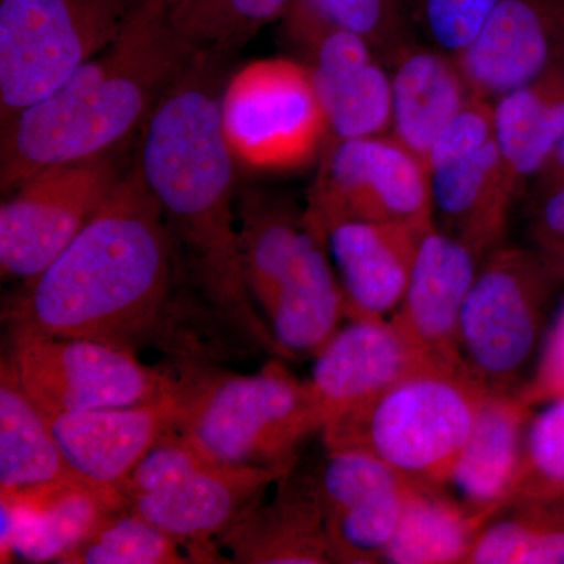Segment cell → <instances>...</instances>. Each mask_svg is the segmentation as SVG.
<instances>
[{
	"label": "cell",
	"mask_w": 564,
	"mask_h": 564,
	"mask_svg": "<svg viewBox=\"0 0 564 564\" xmlns=\"http://www.w3.org/2000/svg\"><path fill=\"white\" fill-rule=\"evenodd\" d=\"M154 2L161 3L166 10H172L173 7H176L182 0H154Z\"/></svg>",
	"instance_id": "obj_40"
},
{
	"label": "cell",
	"mask_w": 564,
	"mask_h": 564,
	"mask_svg": "<svg viewBox=\"0 0 564 564\" xmlns=\"http://www.w3.org/2000/svg\"><path fill=\"white\" fill-rule=\"evenodd\" d=\"M285 474L212 462L176 484L132 497L129 507L187 549L191 562L218 563L221 560L215 540H220Z\"/></svg>",
	"instance_id": "obj_12"
},
{
	"label": "cell",
	"mask_w": 564,
	"mask_h": 564,
	"mask_svg": "<svg viewBox=\"0 0 564 564\" xmlns=\"http://www.w3.org/2000/svg\"><path fill=\"white\" fill-rule=\"evenodd\" d=\"M141 0H0V124L57 91L124 31Z\"/></svg>",
	"instance_id": "obj_7"
},
{
	"label": "cell",
	"mask_w": 564,
	"mask_h": 564,
	"mask_svg": "<svg viewBox=\"0 0 564 564\" xmlns=\"http://www.w3.org/2000/svg\"><path fill=\"white\" fill-rule=\"evenodd\" d=\"M303 55L328 121L329 141L391 133V73L366 40L332 32Z\"/></svg>",
	"instance_id": "obj_19"
},
{
	"label": "cell",
	"mask_w": 564,
	"mask_h": 564,
	"mask_svg": "<svg viewBox=\"0 0 564 564\" xmlns=\"http://www.w3.org/2000/svg\"><path fill=\"white\" fill-rule=\"evenodd\" d=\"M563 280L538 250L500 245L486 256L463 306L458 340L464 373L489 395L521 391Z\"/></svg>",
	"instance_id": "obj_6"
},
{
	"label": "cell",
	"mask_w": 564,
	"mask_h": 564,
	"mask_svg": "<svg viewBox=\"0 0 564 564\" xmlns=\"http://www.w3.org/2000/svg\"><path fill=\"white\" fill-rule=\"evenodd\" d=\"M485 525L445 488L415 481L383 563L464 564Z\"/></svg>",
	"instance_id": "obj_28"
},
{
	"label": "cell",
	"mask_w": 564,
	"mask_h": 564,
	"mask_svg": "<svg viewBox=\"0 0 564 564\" xmlns=\"http://www.w3.org/2000/svg\"><path fill=\"white\" fill-rule=\"evenodd\" d=\"M475 536L464 564H564V522L536 505H513Z\"/></svg>",
	"instance_id": "obj_30"
},
{
	"label": "cell",
	"mask_w": 564,
	"mask_h": 564,
	"mask_svg": "<svg viewBox=\"0 0 564 564\" xmlns=\"http://www.w3.org/2000/svg\"><path fill=\"white\" fill-rule=\"evenodd\" d=\"M187 392L185 378L180 392L155 402L51 414L46 419L77 477L122 492L148 452L165 434L180 430L187 411Z\"/></svg>",
	"instance_id": "obj_14"
},
{
	"label": "cell",
	"mask_w": 564,
	"mask_h": 564,
	"mask_svg": "<svg viewBox=\"0 0 564 564\" xmlns=\"http://www.w3.org/2000/svg\"><path fill=\"white\" fill-rule=\"evenodd\" d=\"M218 544L234 563H334L315 475L285 474L273 502L248 510Z\"/></svg>",
	"instance_id": "obj_21"
},
{
	"label": "cell",
	"mask_w": 564,
	"mask_h": 564,
	"mask_svg": "<svg viewBox=\"0 0 564 564\" xmlns=\"http://www.w3.org/2000/svg\"><path fill=\"white\" fill-rule=\"evenodd\" d=\"M388 68L391 133L426 165L434 141L475 93L458 58L421 40L400 52Z\"/></svg>",
	"instance_id": "obj_24"
},
{
	"label": "cell",
	"mask_w": 564,
	"mask_h": 564,
	"mask_svg": "<svg viewBox=\"0 0 564 564\" xmlns=\"http://www.w3.org/2000/svg\"><path fill=\"white\" fill-rule=\"evenodd\" d=\"M518 397L532 408L564 399V306L549 334L536 369Z\"/></svg>",
	"instance_id": "obj_36"
},
{
	"label": "cell",
	"mask_w": 564,
	"mask_h": 564,
	"mask_svg": "<svg viewBox=\"0 0 564 564\" xmlns=\"http://www.w3.org/2000/svg\"><path fill=\"white\" fill-rule=\"evenodd\" d=\"M433 225L343 221L326 229L348 321L388 318L402 302L423 236Z\"/></svg>",
	"instance_id": "obj_18"
},
{
	"label": "cell",
	"mask_w": 564,
	"mask_h": 564,
	"mask_svg": "<svg viewBox=\"0 0 564 564\" xmlns=\"http://www.w3.org/2000/svg\"><path fill=\"white\" fill-rule=\"evenodd\" d=\"M306 210L323 232L343 221L434 225L429 169L392 133L329 141Z\"/></svg>",
	"instance_id": "obj_11"
},
{
	"label": "cell",
	"mask_w": 564,
	"mask_h": 564,
	"mask_svg": "<svg viewBox=\"0 0 564 564\" xmlns=\"http://www.w3.org/2000/svg\"><path fill=\"white\" fill-rule=\"evenodd\" d=\"M560 272H562L563 278H564V267H563V269H562V270H560Z\"/></svg>",
	"instance_id": "obj_41"
},
{
	"label": "cell",
	"mask_w": 564,
	"mask_h": 564,
	"mask_svg": "<svg viewBox=\"0 0 564 564\" xmlns=\"http://www.w3.org/2000/svg\"><path fill=\"white\" fill-rule=\"evenodd\" d=\"M176 247L133 162L95 218L3 306L13 334L147 347L169 314Z\"/></svg>",
	"instance_id": "obj_1"
},
{
	"label": "cell",
	"mask_w": 564,
	"mask_h": 564,
	"mask_svg": "<svg viewBox=\"0 0 564 564\" xmlns=\"http://www.w3.org/2000/svg\"><path fill=\"white\" fill-rule=\"evenodd\" d=\"M280 22L282 39L302 54L328 33L348 32L366 40L386 66L419 41L406 0H292Z\"/></svg>",
	"instance_id": "obj_26"
},
{
	"label": "cell",
	"mask_w": 564,
	"mask_h": 564,
	"mask_svg": "<svg viewBox=\"0 0 564 564\" xmlns=\"http://www.w3.org/2000/svg\"><path fill=\"white\" fill-rule=\"evenodd\" d=\"M430 369L391 318H355L315 355L313 377L307 381L325 426L410 375Z\"/></svg>",
	"instance_id": "obj_17"
},
{
	"label": "cell",
	"mask_w": 564,
	"mask_h": 564,
	"mask_svg": "<svg viewBox=\"0 0 564 564\" xmlns=\"http://www.w3.org/2000/svg\"><path fill=\"white\" fill-rule=\"evenodd\" d=\"M323 423L310 381L273 359L258 373L188 377L180 432L214 462L291 473Z\"/></svg>",
	"instance_id": "obj_5"
},
{
	"label": "cell",
	"mask_w": 564,
	"mask_h": 564,
	"mask_svg": "<svg viewBox=\"0 0 564 564\" xmlns=\"http://www.w3.org/2000/svg\"><path fill=\"white\" fill-rule=\"evenodd\" d=\"M223 61L198 54L174 80L140 132L135 163L215 314L281 356L243 276L232 207L237 162L221 122Z\"/></svg>",
	"instance_id": "obj_2"
},
{
	"label": "cell",
	"mask_w": 564,
	"mask_h": 564,
	"mask_svg": "<svg viewBox=\"0 0 564 564\" xmlns=\"http://www.w3.org/2000/svg\"><path fill=\"white\" fill-rule=\"evenodd\" d=\"M534 180H536V193L547 192L564 184V137Z\"/></svg>",
	"instance_id": "obj_38"
},
{
	"label": "cell",
	"mask_w": 564,
	"mask_h": 564,
	"mask_svg": "<svg viewBox=\"0 0 564 564\" xmlns=\"http://www.w3.org/2000/svg\"><path fill=\"white\" fill-rule=\"evenodd\" d=\"M118 151L40 170L0 207L2 278L36 276L95 218L120 184Z\"/></svg>",
	"instance_id": "obj_10"
},
{
	"label": "cell",
	"mask_w": 564,
	"mask_h": 564,
	"mask_svg": "<svg viewBox=\"0 0 564 564\" xmlns=\"http://www.w3.org/2000/svg\"><path fill=\"white\" fill-rule=\"evenodd\" d=\"M212 462L214 459L199 451L185 434L173 430L141 459L122 492L129 500L141 494L159 491Z\"/></svg>",
	"instance_id": "obj_35"
},
{
	"label": "cell",
	"mask_w": 564,
	"mask_h": 564,
	"mask_svg": "<svg viewBox=\"0 0 564 564\" xmlns=\"http://www.w3.org/2000/svg\"><path fill=\"white\" fill-rule=\"evenodd\" d=\"M82 480L70 469L43 411L7 359L0 372V491ZM85 481V480H84Z\"/></svg>",
	"instance_id": "obj_27"
},
{
	"label": "cell",
	"mask_w": 564,
	"mask_h": 564,
	"mask_svg": "<svg viewBox=\"0 0 564 564\" xmlns=\"http://www.w3.org/2000/svg\"><path fill=\"white\" fill-rule=\"evenodd\" d=\"M492 104L497 144L522 188L564 137V62Z\"/></svg>",
	"instance_id": "obj_25"
},
{
	"label": "cell",
	"mask_w": 564,
	"mask_h": 564,
	"mask_svg": "<svg viewBox=\"0 0 564 564\" xmlns=\"http://www.w3.org/2000/svg\"><path fill=\"white\" fill-rule=\"evenodd\" d=\"M182 545L131 507L113 511L62 564H182Z\"/></svg>",
	"instance_id": "obj_31"
},
{
	"label": "cell",
	"mask_w": 564,
	"mask_h": 564,
	"mask_svg": "<svg viewBox=\"0 0 564 564\" xmlns=\"http://www.w3.org/2000/svg\"><path fill=\"white\" fill-rule=\"evenodd\" d=\"M128 507L124 492L84 480L0 491V562L62 563L107 514Z\"/></svg>",
	"instance_id": "obj_15"
},
{
	"label": "cell",
	"mask_w": 564,
	"mask_h": 564,
	"mask_svg": "<svg viewBox=\"0 0 564 564\" xmlns=\"http://www.w3.org/2000/svg\"><path fill=\"white\" fill-rule=\"evenodd\" d=\"M199 52L141 0L124 31L43 101L3 122L0 188L10 193L46 166L120 151Z\"/></svg>",
	"instance_id": "obj_3"
},
{
	"label": "cell",
	"mask_w": 564,
	"mask_h": 564,
	"mask_svg": "<svg viewBox=\"0 0 564 564\" xmlns=\"http://www.w3.org/2000/svg\"><path fill=\"white\" fill-rule=\"evenodd\" d=\"M415 481L367 502L325 516L326 536L334 563H383V555L402 519Z\"/></svg>",
	"instance_id": "obj_32"
},
{
	"label": "cell",
	"mask_w": 564,
	"mask_h": 564,
	"mask_svg": "<svg viewBox=\"0 0 564 564\" xmlns=\"http://www.w3.org/2000/svg\"><path fill=\"white\" fill-rule=\"evenodd\" d=\"M7 361L44 415L155 402L185 384L135 351L80 337L13 334Z\"/></svg>",
	"instance_id": "obj_9"
},
{
	"label": "cell",
	"mask_w": 564,
	"mask_h": 564,
	"mask_svg": "<svg viewBox=\"0 0 564 564\" xmlns=\"http://www.w3.org/2000/svg\"><path fill=\"white\" fill-rule=\"evenodd\" d=\"M262 315L282 358L317 355L347 317L343 285L317 225L282 274Z\"/></svg>",
	"instance_id": "obj_22"
},
{
	"label": "cell",
	"mask_w": 564,
	"mask_h": 564,
	"mask_svg": "<svg viewBox=\"0 0 564 564\" xmlns=\"http://www.w3.org/2000/svg\"><path fill=\"white\" fill-rule=\"evenodd\" d=\"M485 256L433 225L391 322L426 366L464 372L459 321Z\"/></svg>",
	"instance_id": "obj_13"
},
{
	"label": "cell",
	"mask_w": 564,
	"mask_h": 564,
	"mask_svg": "<svg viewBox=\"0 0 564 564\" xmlns=\"http://www.w3.org/2000/svg\"><path fill=\"white\" fill-rule=\"evenodd\" d=\"M221 122L237 165L293 172L323 154L328 121L306 63L261 58L225 82Z\"/></svg>",
	"instance_id": "obj_8"
},
{
	"label": "cell",
	"mask_w": 564,
	"mask_h": 564,
	"mask_svg": "<svg viewBox=\"0 0 564 564\" xmlns=\"http://www.w3.org/2000/svg\"><path fill=\"white\" fill-rule=\"evenodd\" d=\"M434 225L481 256L500 247L519 187L497 140L430 166Z\"/></svg>",
	"instance_id": "obj_20"
},
{
	"label": "cell",
	"mask_w": 564,
	"mask_h": 564,
	"mask_svg": "<svg viewBox=\"0 0 564 564\" xmlns=\"http://www.w3.org/2000/svg\"><path fill=\"white\" fill-rule=\"evenodd\" d=\"M292 0H182L169 20L199 54L229 57L265 25L281 21Z\"/></svg>",
	"instance_id": "obj_29"
},
{
	"label": "cell",
	"mask_w": 564,
	"mask_h": 564,
	"mask_svg": "<svg viewBox=\"0 0 564 564\" xmlns=\"http://www.w3.org/2000/svg\"><path fill=\"white\" fill-rule=\"evenodd\" d=\"M530 237L534 248L554 262L560 272L564 267V184L536 193Z\"/></svg>",
	"instance_id": "obj_37"
},
{
	"label": "cell",
	"mask_w": 564,
	"mask_h": 564,
	"mask_svg": "<svg viewBox=\"0 0 564 564\" xmlns=\"http://www.w3.org/2000/svg\"><path fill=\"white\" fill-rule=\"evenodd\" d=\"M564 62V0H500L458 57L475 95L496 101Z\"/></svg>",
	"instance_id": "obj_16"
},
{
	"label": "cell",
	"mask_w": 564,
	"mask_h": 564,
	"mask_svg": "<svg viewBox=\"0 0 564 564\" xmlns=\"http://www.w3.org/2000/svg\"><path fill=\"white\" fill-rule=\"evenodd\" d=\"M500 0H406L425 43L458 58L491 18Z\"/></svg>",
	"instance_id": "obj_34"
},
{
	"label": "cell",
	"mask_w": 564,
	"mask_h": 564,
	"mask_svg": "<svg viewBox=\"0 0 564 564\" xmlns=\"http://www.w3.org/2000/svg\"><path fill=\"white\" fill-rule=\"evenodd\" d=\"M536 507H540L541 510L545 511V513L554 516L558 521L564 522V496L558 497V499L551 500V502L536 505Z\"/></svg>",
	"instance_id": "obj_39"
},
{
	"label": "cell",
	"mask_w": 564,
	"mask_h": 564,
	"mask_svg": "<svg viewBox=\"0 0 564 564\" xmlns=\"http://www.w3.org/2000/svg\"><path fill=\"white\" fill-rule=\"evenodd\" d=\"M464 372L422 370L322 430L326 451L375 456L417 484L451 485L486 399Z\"/></svg>",
	"instance_id": "obj_4"
},
{
	"label": "cell",
	"mask_w": 564,
	"mask_h": 564,
	"mask_svg": "<svg viewBox=\"0 0 564 564\" xmlns=\"http://www.w3.org/2000/svg\"><path fill=\"white\" fill-rule=\"evenodd\" d=\"M564 496V399L547 403L527 430L524 456L508 507Z\"/></svg>",
	"instance_id": "obj_33"
},
{
	"label": "cell",
	"mask_w": 564,
	"mask_h": 564,
	"mask_svg": "<svg viewBox=\"0 0 564 564\" xmlns=\"http://www.w3.org/2000/svg\"><path fill=\"white\" fill-rule=\"evenodd\" d=\"M533 408L518 393L486 395L452 475L459 502L485 524L502 514L513 491Z\"/></svg>",
	"instance_id": "obj_23"
}]
</instances>
